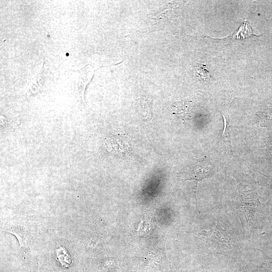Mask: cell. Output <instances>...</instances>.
<instances>
[{"label":"cell","instance_id":"6da1fadb","mask_svg":"<svg viewBox=\"0 0 272 272\" xmlns=\"http://www.w3.org/2000/svg\"><path fill=\"white\" fill-rule=\"evenodd\" d=\"M239 200L238 210L240 217L246 227L250 228L251 230L265 205L260 202L257 193L254 191L248 194L240 195Z\"/></svg>","mask_w":272,"mask_h":272},{"label":"cell","instance_id":"7a4b0ae2","mask_svg":"<svg viewBox=\"0 0 272 272\" xmlns=\"http://www.w3.org/2000/svg\"><path fill=\"white\" fill-rule=\"evenodd\" d=\"M107 150L123 160L141 161V158L133 150L126 138L121 135L108 138L105 140Z\"/></svg>","mask_w":272,"mask_h":272},{"label":"cell","instance_id":"3957f363","mask_svg":"<svg viewBox=\"0 0 272 272\" xmlns=\"http://www.w3.org/2000/svg\"><path fill=\"white\" fill-rule=\"evenodd\" d=\"M214 168L213 165L210 161L203 159L189 165L181 172L179 176L182 180L196 181L195 199V192L198 182L211 176L213 173Z\"/></svg>","mask_w":272,"mask_h":272},{"label":"cell","instance_id":"277c9868","mask_svg":"<svg viewBox=\"0 0 272 272\" xmlns=\"http://www.w3.org/2000/svg\"><path fill=\"white\" fill-rule=\"evenodd\" d=\"M4 231L11 233L18 238L21 248L28 246V235L26 227L19 223H10L5 226Z\"/></svg>","mask_w":272,"mask_h":272},{"label":"cell","instance_id":"5b68a950","mask_svg":"<svg viewBox=\"0 0 272 272\" xmlns=\"http://www.w3.org/2000/svg\"><path fill=\"white\" fill-rule=\"evenodd\" d=\"M224 119V129L222 133V139L224 144L226 150L228 153H232L231 135H230V125L229 116L226 113H221Z\"/></svg>","mask_w":272,"mask_h":272},{"label":"cell","instance_id":"8992f818","mask_svg":"<svg viewBox=\"0 0 272 272\" xmlns=\"http://www.w3.org/2000/svg\"><path fill=\"white\" fill-rule=\"evenodd\" d=\"M260 35H254L252 29L249 23L245 21L240 27L231 35L233 39H247L253 36L259 37Z\"/></svg>","mask_w":272,"mask_h":272},{"label":"cell","instance_id":"52a82bcc","mask_svg":"<svg viewBox=\"0 0 272 272\" xmlns=\"http://www.w3.org/2000/svg\"><path fill=\"white\" fill-rule=\"evenodd\" d=\"M58 261L64 267H67L71 263V258L67 251L63 248L60 247L56 250Z\"/></svg>","mask_w":272,"mask_h":272},{"label":"cell","instance_id":"ba28073f","mask_svg":"<svg viewBox=\"0 0 272 272\" xmlns=\"http://www.w3.org/2000/svg\"><path fill=\"white\" fill-rule=\"evenodd\" d=\"M255 178L259 185L272 189V176L256 171Z\"/></svg>","mask_w":272,"mask_h":272},{"label":"cell","instance_id":"9c48e42d","mask_svg":"<svg viewBox=\"0 0 272 272\" xmlns=\"http://www.w3.org/2000/svg\"><path fill=\"white\" fill-rule=\"evenodd\" d=\"M142 107V112L144 115V118L146 120H151L153 117L152 114V107L150 104H148L147 101H145V99L141 102Z\"/></svg>","mask_w":272,"mask_h":272},{"label":"cell","instance_id":"30bf717a","mask_svg":"<svg viewBox=\"0 0 272 272\" xmlns=\"http://www.w3.org/2000/svg\"><path fill=\"white\" fill-rule=\"evenodd\" d=\"M196 76L201 78H207L209 76V71L206 65L199 64L196 69Z\"/></svg>","mask_w":272,"mask_h":272}]
</instances>
